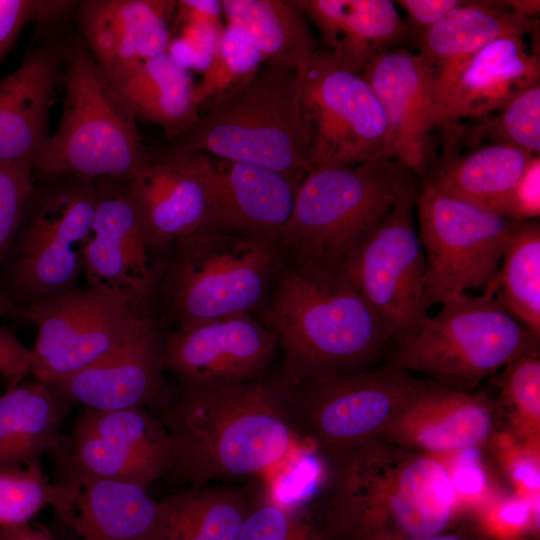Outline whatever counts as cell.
<instances>
[{
    "instance_id": "obj_1",
    "label": "cell",
    "mask_w": 540,
    "mask_h": 540,
    "mask_svg": "<svg viewBox=\"0 0 540 540\" xmlns=\"http://www.w3.org/2000/svg\"><path fill=\"white\" fill-rule=\"evenodd\" d=\"M171 441L168 476L190 485L260 474L290 450L279 377L216 389L180 388L157 407Z\"/></svg>"
},
{
    "instance_id": "obj_2",
    "label": "cell",
    "mask_w": 540,
    "mask_h": 540,
    "mask_svg": "<svg viewBox=\"0 0 540 540\" xmlns=\"http://www.w3.org/2000/svg\"><path fill=\"white\" fill-rule=\"evenodd\" d=\"M263 306L283 352L286 385L370 370L394 342L341 270L288 260Z\"/></svg>"
},
{
    "instance_id": "obj_3",
    "label": "cell",
    "mask_w": 540,
    "mask_h": 540,
    "mask_svg": "<svg viewBox=\"0 0 540 540\" xmlns=\"http://www.w3.org/2000/svg\"><path fill=\"white\" fill-rule=\"evenodd\" d=\"M334 460L321 532L371 535L438 534L451 516L454 489L445 467L423 454L391 449L377 439Z\"/></svg>"
},
{
    "instance_id": "obj_4",
    "label": "cell",
    "mask_w": 540,
    "mask_h": 540,
    "mask_svg": "<svg viewBox=\"0 0 540 540\" xmlns=\"http://www.w3.org/2000/svg\"><path fill=\"white\" fill-rule=\"evenodd\" d=\"M415 184V174L394 159L312 169L279 241L290 260L341 270Z\"/></svg>"
},
{
    "instance_id": "obj_5",
    "label": "cell",
    "mask_w": 540,
    "mask_h": 540,
    "mask_svg": "<svg viewBox=\"0 0 540 540\" xmlns=\"http://www.w3.org/2000/svg\"><path fill=\"white\" fill-rule=\"evenodd\" d=\"M279 240L213 229L176 241L155 294L176 326L263 308L285 264Z\"/></svg>"
},
{
    "instance_id": "obj_6",
    "label": "cell",
    "mask_w": 540,
    "mask_h": 540,
    "mask_svg": "<svg viewBox=\"0 0 540 540\" xmlns=\"http://www.w3.org/2000/svg\"><path fill=\"white\" fill-rule=\"evenodd\" d=\"M171 147L308 173V135L299 101L298 70L263 63L245 82L210 102Z\"/></svg>"
},
{
    "instance_id": "obj_7",
    "label": "cell",
    "mask_w": 540,
    "mask_h": 540,
    "mask_svg": "<svg viewBox=\"0 0 540 540\" xmlns=\"http://www.w3.org/2000/svg\"><path fill=\"white\" fill-rule=\"evenodd\" d=\"M62 117L37 159L41 179L126 180L143 162L136 118L120 100L82 38L63 49Z\"/></svg>"
},
{
    "instance_id": "obj_8",
    "label": "cell",
    "mask_w": 540,
    "mask_h": 540,
    "mask_svg": "<svg viewBox=\"0 0 540 540\" xmlns=\"http://www.w3.org/2000/svg\"><path fill=\"white\" fill-rule=\"evenodd\" d=\"M440 303L437 314L396 344L384 367L420 372L435 383L465 391L516 357L538 354L539 337L494 296L459 294Z\"/></svg>"
},
{
    "instance_id": "obj_9",
    "label": "cell",
    "mask_w": 540,
    "mask_h": 540,
    "mask_svg": "<svg viewBox=\"0 0 540 540\" xmlns=\"http://www.w3.org/2000/svg\"><path fill=\"white\" fill-rule=\"evenodd\" d=\"M96 203L95 180L42 179L0 267L1 290L25 308L77 288Z\"/></svg>"
},
{
    "instance_id": "obj_10",
    "label": "cell",
    "mask_w": 540,
    "mask_h": 540,
    "mask_svg": "<svg viewBox=\"0 0 540 540\" xmlns=\"http://www.w3.org/2000/svg\"><path fill=\"white\" fill-rule=\"evenodd\" d=\"M433 384L386 367L283 383L293 429L332 459L381 437Z\"/></svg>"
},
{
    "instance_id": "obj_11",
    "label": "cell",
    "mask_w": 540,
    "mask_h": 540,
    "mask_svg": "<svg viewBox=\"0 0 540 540\" xmlns=\"http://www.w3.org/2000/svg\"><path fill=\"white\" fill-rule=\"evenodd\" d=\"M297 70L312 169L393 159L382 106L361 74L320 50Z\"/></svg>"
},
{
    "instance_id": "obj_12",
    "label": "cell",
    "mask_w": 540,
    "mask_h": 540,
    "mask_svg": "<svg viewBox=\"0 0 540 540\" xmlns=\"http://www.w3.org/2000/svg\"><path fill=\"white\" fill-rule=\"evenodd\" d=\"M415 208L435 303L487 290L515 221L452 196L426 178L417 188Z\"/></svg>"
},
{
    "instance_id": "obj_13",
    "label": "cell",
    "mask_w": 540,
    "mask_h": 540,
    "mask_svg": "<svg viewBox=\"0 0 540 540\" xmlns=\"http://www.w3.org/2000/svg\"><path fill=\"white\" fill-rule=\"evenodd\" d=\"M417 188L402 194L341 269L390 329L395 344L417 331L435 303L414 223Z\"/></svg>"
},
{
    "instance_id": "obj_14",
    "label": "cell",
    "mask_w": 540,
    "mask_h": 540,
    "mask_svg": "<svg viewBox=\"0 0 540 540\" xmlns=\"http://www.w3.org/2000/svg\"><path fill=\"white\" fill-rule=\"evenodd\" d=\"M150 306L87 286L22 308V319L37 327L31 374L51 384L94 364L127 338Z\"/></svg>"
},
{
    "instance_id": "obj_15",
    "label": "cell",
    "mask_w": 540,
    "mask_h": 540,
    "mask_svg": "<svg viewBox=\"0 0 540 540\" xmlns=\"http://www.w3.org/2000/svg\"><path fill=\"white\" fill-rule=\"evenodd\" d=\"M214 172V160L206 153L149 148L137 170L122 180L163 256L180 239L222 229Z\"/></svg>"
},
{
    "instance_id": "obj_16",
    "label": "cell",
    "mask_w": 540,
    "mask_h": 540,
    "mask_svg": "<svg viewBox=\"0 0 540 540\" xmlns=\"http://www.w3.org/2000/svg\"><path fill=\"white\" fill-rule=\"evenodd\" d=\"M50 454L59 468L148 489L168 475L171 441L162 421L145 408L83 409L68 446Z\"/></svg>"
},
{
    "instance_id": "obj_17",
    "label": "cell",
    "mask_w": 540,
    "mask_h": 540,
    "mask_svg": "<svg viewBox=\"0 0 540 540\" xmlns=\"http://www.w3.org/2000/svg\"><path fill=\"white\" fill-rule=\"evenodd\" d=\"M275 334L250 314L195 321L163 335L161 367L185 389H216L265 377Z\"/></svg>"
},
{
    "instance_id": "obj_18",
    "label": "cell",
    "mask_w": 540,
    "mask_h": 540,
    "mask_svg": "<svg viewBox=\"0 0 540 540\" xmlns=\"http://www.w3.org/2000/svg\"><path fill=\"white\" fill-rule=\"evenodd\" d=\"M96 203L84 251L87 286L151 305L164 258L152 245L122 180H95Z\"/></svg>"
},
{
    "instance_id": "obj_19",
    "label": "cell",
    "mask_w": 540,
    "mask_h": 540,
    "mask_svg": "<svg viewBox=\"0 0 540 540\" xmlns=\"http://www.w3.org/2000/svg\"><path fill=\"white\" fill-rule=\"evenodd\" d=\"M163 335L150 306L111 353L47 385L67 408L76 405L103 411L157 408L170 392L161 367Z\"/></svg>"
},
{
    "instance_id": "obj_20",
    "label": "cell",
    "mask_w": 540,
    "mask_h": 540,
    "mask_svg": "<svg viewBox=\"0 0 540 540\" xmlns=\"http://www.w3.org/2000/svg\"><path fill=\"white\" fill-rule=\"evenodd\" d=\"M539 81V53L528 49L524 37L498 39L435 71L434 126L491 115Z\"/></svg>"
},
{
    "instance_id": "obj_21",
    "label": "cell",
    "mask_w": 540,
    "mask_h": 540,
    "mask_svg": "<svg viewBox=\"0 0 540 540\" xmlns=\"http://www.w3.org/2000/svg\"><path fill=\"white\" fill-rule=\"evenodd\" d=\"M361 75L382 106L393 159L415 175H423L429 133L435 128V69L419 53L401 47L373 57Z\"/></svg>"
},
{
    "instance_id": "obj_22",
    "label": "cell",
    "mask_w": 540,
    "mask_h": 540,
    "mask_svg": "<svg viewBox=\"0 0 540 540\" xmlns=\"http://www.w3.org/2000/svg\"><path fill=\"white\" fill-rule=\"evenodd\" d=\"M58 469V497L51 508L66 540L154 539L159 501L148 489Z\"/></svg>"
},
{
    "instance_id": "obj_23",
    "label": "cell",
    "mask_w": 540,
    "mask_h": 540,
    "mask_svg": "<svg viewBox=\"0 0 540 540\" xmlns=\"http://www.w3.org/2000/svg\"><path fill=\"white\" fill-rule=\"evenodd\" d=\"M170 0H88L77 6L82 40L109 83L168 51Z\"/></svg>"
},
{
    "instance_id": "obj_24",
    "label": "cell",
    "mask_w": 540,
    "mask_h": 540,
    "mask_svg": "<svg viewBox=\"0 0 540 540\" xmlns=\"http://www.w3.org/2000/svg\"><path fill=\"white\" fill-rule=\"evenodd\" d=\"M63 49L43 43L0 80V163L33 167L47 144Z\"/></svg>"
},
{
    "instance_id": "obj_25",
    "label": "cell",
    "mask_w": 540,
    "mask_h": 540,
    "mask_svg": "<svg viewBox=\"0 0 540 540\" xmlns=\"http://www.w3.org/2000/svg\"><path fill=\"white\" fill-rule=\"evenodd\" d=\"M318 30L330 57L343 68L362 74L381 53L401 48L412 36L389 0H297Z\"/></svg>"
},
{
    "instance_id": "obj_26",
    "label": "cell",
    "mask_w": 540,
    "mask_h": 540,
    "mask_svg": "<svg viewBox=\"0 0 540 540\" xmlns=\"http://www.w3.org/2000/svg\"><path fill=\"white\" fill-rule=\"evenodd\" d=\"M214 169L222 229L279 240L307 173L222 159Z\"/></svg>"
},
{
    "instance_id": "obj_27",
    "label": "cell",
    "mask_w": 540,
    "mask_h": 540,
    "mask_svg": "<svg viewBox=\"0 0 540 540\" xmlns=\"http://www.w3.org/2000/svg\"><path fill=\"white\" fill-rule=\"evenodd\" d=\"M491 410L480 397L438 383L418 395L381 435L424 453L466 449L486 439Z\"/></svg>"
},
{
    "instance_id": "obj_28",
    "label": "cell",
    "mask_w": 540,
    "mask_h": 540,
    "mask_svg": "<svg viewBox=\"0 0 540 540\" xmlns=\"http://www.w3.org/2000/svg\"><path fill=\"white\" fill-rule=\"evenodd\" d=\"M110 85L135 118L159 126L171 141L200 115L191 77L168 51L137 64Z\"/></svg>"
},
{
    "instance_id": "obj_29",
    "label": "cell",
    "mask_w": 540,
    "mask_h": 540,
    "mask_svg": "<svg viewBox=\"0 0 540 540\" xmlns=\"http://www.w3.org/2000/svg\"><path fill=\"white\" fill-rule=\"evenodd\" d=\"M533 25L504 1H464L414 38L418 53L438 71L498 39L524 37Z\"/></svg>"
},
{
    "instance_id": "obj_30",
    "label": "cell",
    "mask_w": 540,
    "mask_h": 540,
    "mask_svg": "<svg viewBox=\"0 0 540 540\" xmlns=\"http://www.w3.org/2000/svg\"><path fill=\"white\" fill-rule=\"evenodd\" d=\"M67 410L39 380L8 388L0 395V466H25L56 450Z\"/></svg>"
},
{
    "instance_id": "obj_31",
    "label": "cell",
    "mask_w": 540,
    "mask_h": 540,
    "mask_svg": "<svg viewBox=\"0 0 540 540\" xmlns=\"http://www.w3.org/2000/svg\"><path fill=\"white\" fill-rule=\"evenodd\" d=\"M253 505L238 488L190 485L159 501L153 540H236Z\"/></svg>"
},
{
    "instance_id": "obj_32",
    "label": "cell",
    "mask_w": 540,
    "mask_h": 540,
    "mask_svg": "<svg viewBox=\"0 0 540 540\" xmlns=\"http://www.w3.org/2000/svg\"><path fill=\"white\" fill-rule=\"evenodd\" d=\"M223 17L262 55L264 63L298 69L317 49L297 0H222Z\"/></svg>"
},
{
    "instance_id": "obj_33",
    "label": "cell",
    "mask_w": 540,
    "mask_h": 540,
    "mask_svg": "<svg viewBox=\"0 0 540 540\" xmlns=\"http://www.w3.org/2000/svg\"><path fill=\"white\" fill-rule=\"evenodd\" d=\"M474 143L477 146L464 154L445 153L436 172L426 179L452 196L490 210L538 155L508 144Z\"/></svg>"
},
{
    "instance_id": "obj_34",
    "label": "cell",
    "mask_w": 540,
    "mask_h": 540,
    "mask_svg": "<svg viewBox=\"0 0 540 540\" xmlns=\"http://www.w3.org/2000/svg\"><path fill=\"white\" fill-rule=\"evenodd\" d=\"M491 286L485 294L540 336V223L515 221Z\"/></svg>"
},
{
    "instance_id": "obj_35",
    "label": "cell",
    "mask_w": 540,
    "mask_h": 540,
    "mask_svg": "<svg viewBox=\"0 0 540 540\" xmlns=\"http://www.w3.org/2000/svg\"><path fill=\"white\" fill-rule=\"evenodd\" d=\"M478 120L476 125L466 128L456 123L452 126L469 142L487 139L539 155L540 83L523 91L500 111Z\"/></svg>"
},
{
    "instance_id": "obj_36",
    "label": "cell",
    "mask_w": 540,
    "mask_h": 540,
    "mask_svg": "<svg viewBox=\"0 0 540 540\" xmlns=\"http://www.w3.org/2000/svg\"><path fill=\"white\" fill-rule=\"evenodd\" d=\"M264 63L262 55L236 28L226 25L216 52L194 85L193 97L200 109L249 79Z\"/></svg>"
},
{
    "instance_id": "obj_37",
    "label": "cell",
    "mask_w": 540,
    "mask_h": 540,
    "mask_svg": "<svg viewBox=\"0 0 540 540\" xmlns=\"http://www.w3.org/2000/svg\"><path fill=\"white\" fill-rule=\"evenodd\" d=\"M57 497L58 486L49 481L40 461L0 466V528L29 523Z\"/></svg>"
},
{
    "instance_id": "obj_38",
    "label": "cell",
    "mask_w": 540,
    "mask_h": 540,
    "mask_svg": "<svg viewBox=\"0 0 540 540\" xmlns=\"http://www.w3.org/2000/svg\"><path fill=\"white\" fill-rule=\"evenodd\" d=\"M236 540H317L310 521L275 503H254Z\"/></svg>"
},
{
    "instance_id": "obj_39",
    "label": "cell",
    "mask_w": 540,
    "mask_h": 540,
    "mask_svg": "<svg viewBox=\"0 0 540 540\" xmlns=\"http://www.w3.org/2000/svg\"><path fill=\"white\" fill-rule=\"evenodd\" d=\"M34 187L31 169L0 163V266Z\"/></svg>"
},
{
    "instance_id": "obj_40",
    "label": "cell",
    "mask_w": 540,
    "mask_h": 540,
    "mask_svg": "<svg viewBox=\"0 0 540 540\" xmlns=\"http://www.w3.org/2000/svg\"><path fill=\"white\" fill-rule=\"evenodd\" d=\"M498 380L504 397L517 413L538 424L540 417V360L538 354L516 357Z\"/></svg>"
},
{
    "instance_id": "obj_41",
    "label": "cell",
    "mask_w": 540,
    "mask_h": 540,
    "mask_svg": "<svg viewBox=\"0 0 540 540\" xmlns=\"http://www.w3.org/2000/svg\"><path fill=\"white\" fill-rule=\"evenodd\" d=\"M74 4L70 1L0 0V63L28 22L59 19Z\"/></svg>"
},
{
    "instance_id": "obj_42",
    "label": "cell",
    "mask_w": 540,
    "mask_h": 540,
    "mask_svg": "<svg viewBox=\"0 0 540 540\" xmlns=\"http://www.w3.org/2000/svg\"><path fill=\"white\" fill-rule=\"evenodd\" d=\"M513 221L536 220L540 215V157L534 156L520 179L490 208Z\"/></svg>"
},
{
    "instance_id": "obj_43",
    "label": "cell",
    "mask_w": 540,
    "mask_h": 540,
    "mask_svg": "<svg viewBox=\"0 0 540 540\" xmlns=\"http://www.w3.org/2000/svg\"><path fill=\"white\" fill-rule=\"evenodd\" d=\"M33 357L28 349L10 330L0 327V375L12 388L31 373Z\"/></svg>"
},
{
    "instance_id": "obj_44",
    "label": "cell",
    "mask_w": 540,
    "mask_h": 540,
    "mask_svg": "<svg viewBox=\"0 0 540 540\" xmlns=\"http://www.w3.org/2000/svg\"><path fill=\"white\" fill-rule=\"evenodd\" d=\"M408 14L412 36L428 29L463 0H400L397 2Z\"/></svg>"
},
{
    "instance_id": "obj_45",
    "label": "cell",
    "mask_w": 540,
    "mask_h": 540,
    "mask_svg": "<svg viewBox=\"0 0 540 540\" xmlns=\"http://www.w3.org/2000/svg\"><path fill=\"white\" fill-rule=\"evenodd\" d=\"M176 15L183 26H200L223 29L221 23L223 6L221 0L176 1Z\"/></svg>"
},
{
    "instance_id": "obj_46",
    "label": "cell",
    "mask_w": 540,
    "mask_h": 540,
    "mask_svg": "<svg viewBox=\"0 0 540 540\" xmlns=\"http://www.w3.org/2000/svg\"><path fill=\"white\" fill-rule=\"evenodd\" d=\"M476 458V451L472 447L465 449L459 468L451 479L453 489L463 494H475L484 486L486 477Z\"/></svg>"
},
{
    "instance_id": "obj_47",
    "label": "cell",
    "mask_w": 540,
    "mask_h": 540,
    "mask_svg": "<svg viewBox=\"0 0 540 540\" xmlns=\"http://www.w3.org/2000/svg\"><path fill=\"white\" fill-rule=\"evenodd\" d=\"M0 540H58L50 531L29 523L0 528Z\"/></svg>"
},
{
    "instance_id": "obj_48",
    "label": "cell",
    "mask_w": 540,
    "mask_h": 540,
    "mask_svg": "<svg viewBox=\"0 0 540 540\" xmlns=\"http://www.w3.org/2000/svg\"><path fill=\"white\" fill-rule=\"evenodd\" d=\"M530 516L529 503L524 501H515L507 503L499 511V518L507 525L520 527L524 525Z\"/></svg>"
},
{
    "instance_id": "obj_49",
    "label": "cell",
    "mask_w": 540,
    "mask_h": 540,
    "mask_svg": "<svg viewBox=\"0 0 540 540\" xmlns=\"http://www.w3.org/2000/svg\"><path fill=\"white\" fill-rule=\"evenodd\" d=\"M514 479L522 482L527 488L536 490L539 488V469L536 463L522 461L516 463L512 470Z\"/></svg>"
},
{
    "instance_id": "obj_50",
    "label": "cell",
    "mask_w": 540,
    "mask_h": 540,
    "mask_svg": "<svg viewBox=\"0 0 540 540\" xmlns=\"http://www.w3.org/2000/svg\"><path fill=\"white\" fill-rule=\"evenodd\" d=\"M512 10L533 17L539 13L540 2L535 0L504 1Z\"/></svg>"
},
{
    "instance_id": "obj_51",
    "label": "cell",
    "mask_w": 540,
    "mask_h": 540,
    "mask_svg": "<svg viewBox=\"0 0 540 540\" xmlns=\"http://www.w3.org/2000/svg\"><path fill=\"white\" fill-rule=\"evenodd\" d=\"M0 316L22 318V309L0 290Z\"/></svg>"
},
{
    "instance_id": "obj_52",
    "label": "cell",
    "mask_w": 540,
    "mask_h": 540,
    "mask_svg": "<svg viewBox=\"0 0 540 540\" xmlns=\"http://www.w3.org/2000/svg\"><path fill=\"white\" fill-rule=\"evenodd\" d=\"M387 540H464L463 537L456 534L431 535L425 537H403L396 535L387 536Z\"/></svg>"
}]
</instances>
